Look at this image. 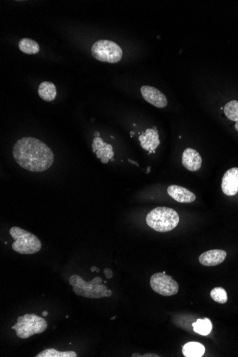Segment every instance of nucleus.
Listing matches in <instances>:
<instances>
[{"label": "nucleus", "instance_id": "18", "mask_svg": "<svg viewBox=\"0 0 238 357\" xmlns=\"http://www.w3.org/2000/svg\"><path fill=\"white\" fill-rule=\"evenodd\" d=\"M194 331L202 336H208L212 329V324L208 318L198 319L196 322L192 324Z\"/></svg>", "mask_w": 238, "mask_h": 357}, {"label": "nucleus", "instance_id": "1", "mask_svg": "<svg viewBox=\"0 0 238 357\" xmlns=\"http://www.w3.org/2000/svg\"><path fill=\"white\" fill-rule=\"evenodd\" d=\"M12 154L19 166L31 172L48 170L54 163V153L46 144L33 137H24L16 142Z\"/></svg>", "mask_w": 238, "mask_h": 357}, {"label": "nucleus", "instance_id": "3", "mask_svg": "<svg viewBox=\"0 0 238 357\" xmlns=\"http://www.w3.org/2000/svg\"><path fill=\"white\" fill-rule=\"evenodd\" d=\"M10 235L14 240L12 248L14 251L21 255H32L40 251L41 241L37 236L31 233L28 230L12 227L10 230Z\"/></svg>", "mask_w": 238, "mask_h": 357}, {"label": "nucleus", "instance_id": "30", "mask_svg": "<svg viewBox=\"0 0 238 357\" xmlns=\"http://www.w3.org/2000/svg\"><path fill=\"white\" fill-rule=\"evenodd\" d=\"M99 271H100V270H99V268H97V271H96V272H99Z\"/></svg>", "mask_w": 238, "mask_h": 357}, {"label": "nucleus", "instance_id": "8", "mask_svg": "<svg viewBox=\"0 0 238 357\" xmlns=\"http://www.w3.org/2000/svg\"><path fill=\"white\" fill-rule=\"evenodd\" d=\"M140 92L144 99L157 108H165L168 105L166 97L160 90L150 86H143L140 88Z\"/></svg>", "mask_w": 238, "mask_h": 357}, {"label": "nucleus", "instance_id": "29", "mask_svg": "<svg viewBox=\"0 0 238 357\" xmlns=\"http://www.w3.org/2000/svg\"><path fill=\"white\" fill-rule=\"evenodd\" d=\"M115 318H116V316H114V317H112V318H111V320H114Z\"/></svg>", "mask_w": 238, "mask_h": 357}, {"label": "nucleus", "instance_id": "2", "mask_svg": "<svg viewBox=\"0 0 238 357\" xmlns=\"http://www.w3.org/2000/svg\"><path fill=\"white\" fill-rule=\"evenodd\" d=\"M150 228L158 232H167L176 228L179 223V216L176 210L167 207H158L150 211L147 216Z\"/></svg>", "mask_w": 238, "mask_h": 357}, {"label": "nucleus", "instance_id": "27", "mask_svg": "<svg viewBox=\"0 0 238 357\" xmlns=\"http://www.w3.org/2000/svg\"><path fill=\"white\" fill-rule=\"evenodd\" d=\"M94 136L95 137H100V133H99V132H97H97L94 133Z\"/></svg>", "mask_w": 238, "mask_h": 357}, {"label": "nucleus", "instance_id": "26", "mask_svg": "<svg viewBox=\"0 0 238 357\" xmlns=\"http://www.w3.org/2000/svg\"><path fill=\"white\" fill-rule=\"evenodd\" d=\"M129 161L130 162V163L135 164V165H136L137 166H138V164L136 163V162L133 161V160H129Z\"/></svg>", "mask_w": 238, "mask_h": 357}, {"label": "nucleus", "instance_id": "12", "mask_svg": "<svg viewBox=\"0 0 238 357\" xmlns=\"http://www.w3.org/2000/svg\"><path fill=\"white\" fill-rule=\"evenodd\" d=\"M168 194L175 201L181 203H191L195 201L196 196L185 187L172 185L168 187Z\"/></svg>", "mask_w": 238, "mask_h": 357}, {"label": "nucleus", "instance_id": "11", "mask_svg": "<svg viewBox=\"0 0 238 357\" xmlns=\"http://www.w3.org/2000/svg\"><path fill=\"white\" fill-rule=\"evenodd\" d=\"M182 164L187 170L192 172L199 171L202 165L201 155L196 150L188 148L183 151Z\"/></svg>", "mask_w": 238, "mask_h": 357}, {"label": "nucleus", "instance_id": "10", "mask_svg": "<svg viewBox=\"0 0 238 357\" xmlns=\"http://www.w3.org/2000/svg\"><path fill=\"white\" fill-rule=\"evenodd\" d=\"M93 152L96 153L97 158L101 159L102 163H107L109 160L113 161L114 153L111 144H107L100 137H95L92 143Z\"/></svg>", "mask_w": 238, "mask_h": 357}, {"label": "nucleus", "instance_id": "13", "mask_svg": "<svg viewBox=\"0 0 238 357\" xmlns=\"http://www.w3.org/2000/svg\"><path fill=\"white\" fill-rule=\"evenodd\" d=\"M227 252L223 250H210L202 253L199 262L203 266L212 267L221 264L226 258Z\"/></svg>", "mask_w": 238, "mask_h": 357}, {"label": "nucleus", "instance_id": "6", "mask_svg": "<svg viewBox=\"0 0 238 357\" xmlns=\"http://www.w3.org/2000/svg\"><path fill=\"white\" fill-rule=\"evenodd\" d=\"M91 54L97 60L115 64L122 59L123 51L122 48L112 41L99 40L92 46Z\"/></svg>", "mask_w": 238, "mask_h": 357}, {"label": "nucleus", "instance_id": "15", "mask_svg": "<svg viewBox=\"0 0 238 357\" xmlns=\"http://www.w3.org/2000/svg\"><path fill=\"white\" fill-rule=\"evenodd\" d=\"M38 93L45 102H52L57 97V88L52 82H44L39 85Z\"/></svg>", "mask_w": 238, "mask_h": 357}, {"label": "nucleus", "instance_id": "4", "mask_svg": "<svg viewBox=\"0 0 238 357\" xmlns=\"http://www.w3.org/2000/svg\"><path fill=\"white\" fill-rule=\"evenodd\" d=\"M101 277L95 278L86 282L80 276L75 275L69 278V284L73 288V291L78 296L89 299H100L104 297V291L107 290V287L103 284Z\"/></svg>", "mask_w": 238, "mask_h": 357}, {"label": "nucleus", "instance_id": "28", "mask_svg": "<svg viewBox=\"0 0 238 357\" xmlns=\"http://www.w3.org/2000/svg\"><path fill=\"white\" fill-rule=\"evenodd\" d=\"M235 129L238 131V122H236L235 124Z\"/></svg>", "mask_w": 238, "mask_h": 357}, {"label": "nucleus", "instance_id": "22", "mask_svg": "<svg viewBox=\"0 0 238 357\" xmlns=\"http://www.w3.org/2000/svg\"><path fill=\"white\" fill-rule=\"evenodd\" d=\"M104 275H106V278L111 279L113 277V272L112 270H110L109 268L104 269Z\"/></svg>", "mask_w": 238, "mask_h": 357}, {"label": "nucleus", "instance_id": "7", "mask_svg": "<svg viewBox=\"0 0 238 357\" xmlns=\"http://www.w3.org/2000/svg\"><path fill=\"white\" fill-rule=\"evenodd\" d=\"M153 291L164 297L173 296L178 293L179 286L171 276L166 272H158L151 276L150 280Z\"/></svg>", "mask_w": 238, "mask_h": 357}, {"label": "nucleus", "instance_id": "16", "mask_svg": "<svg viewBox=\"0 0 238 357\" xmlns=\"http://www.w3.org/2000/svg\"><path fill=\"white\" fill-rule=\"evenodd\" d=\"M182 352L185 357H201L205 354V348L199 342H187L184 344Z\"/></svg>", "mask_w": 238, "mask_h": 357}, {"label": "nucleus", "instance_id": "20", "mask_svg": "<svg viewBox=\"0 0 238 357\" xmlns=\"http://www.w3.org/2000/svg\"><path fill=\"white\" fill-rule=\"evenodd\" d=\"M224 113L229 120L238 122V101L232 100L227 103L224 106Z\"/></svg>", "mask_w": 238, "mask_h": 357}, {"label": "nucleus", "instance_id": "5", "mask_svg": "<svg viewBox=\"0 0 238 357\" xmlns=\"http://www.w3.org/2000/svg\"><path fill=\"white\" fill-rule=\"evenodd\" d=\"M47 322L42 317L35 314H26L17 318V322L11 329L16 331V335L20 339H28L36 334L44 332L47 328Z\"/></svg>", "mask_w": 238, "mask_h": 357}, {"label": "nucleus", "instance_id": "9", "mask_svg": "<svg viewBox=\"0 0 238 357\" xmlns=\"http://www.w3.org/2000/svg\"><path fill=\"white\" fill-rule=\"evenodd\" d=\"M223 194L228 196H235L238 193V168H232L223 176L221 183Z\"/></svg>", "mask_w": 238, "mask_h": 357}, {"label": "nucleus", "instance_id": "23", "mask_svg": "<svg viewBox=\"0 0 238 357\" xmlns=\"http://www.w3.org/2000/svg\"><path fill=\"white\" fill-rule=\"evenodd\" d=\"M153 356L158 357L159 356H158V355L154 354H146L141 355V356H140V357H153Z\"/></svg>", "mask_w": 238, "mask_h": 357}, {"label": "nucleus", "instance_id": "17", "mask_svg": "<svg viewBox=\"0 0 238 357\" xmlns=\"http://www.w3.org/2000/svg\"><path fill=\"white\" fill-rule=\"evenodd\" d=\"M19 48L21 52L27 55H36L40 50L37 41L29 38L21 39L19 43Z\"/></svg>", "mask_w": 238, "mask_h": 357}, {"label": "nucleus", "instance_id": "24", "mask_svg": "<svg viewBox=\"0 0 238 357\" xmlns=\"http://www.w3.org/2000/svg\"><path fill=\"white\" fill-rule=\"evenodd\" d=\"M97 267L93 266V267H91V272L97 271Z\"/></svg>", "mask_w": 238, "mask_h": 357}, {"label": "nucleus", "instance_id": "19", "mask_svg": "<svg viewBox=\"0 0 238 357\" xmlns=\"http://www.w3.org/2000/svg\"><path fill=\"white\" fill-rule=\"evenodd\" d=\"M36 357H77L75 351H59L55 349H46L38 354Z\"/></svg>", "mask_w": 238, "mask_h": 357}, {"label": "nucleus", "instance_id": "21", "mask_svg": "<svg viewBox=\"0 0 238 357\" xmlns=\"http://www.w3.org/2000/svg\"><path fill=\"white\" fill-rule=\"evenodd\" d=\"M211 298L219 304H225L228 302V295L224 288H215L210 292Z\"/></svg>", "mask_w": 238, "mask_h": 357}, {"label": "nucleus", "instance_id": "25", "mask_svg": "<svg viewBox=\"0 0 238 357\" xmlns=\"http://www.w3.org/2000/svg\"><path fill=\"white\" fill-rule=\"evenodd\" d=\"M42 316L47 317L48 316V312H46V311L43 312Z\"/></svg>", "mask_w": 238, "mask_h": 357}, {"label": "nucleus", "instance_id": "14", "mask_svg": "<svg viewBox=\"0 0 238 357\" xmlns=\"http://www.w3.org/2000/svg\"><path fill=\"white\" fill-rule=\"evenodd\" d=\"M140 146L146 151H154L160 145L159 135L156 129H148L139 136Z\"/></svg>", "mask_w": 238, "mask_h": 357}]
</instances>
